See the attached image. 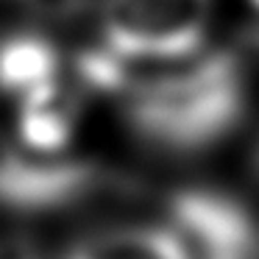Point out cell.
I'll return each mask as SVG.
<instances>
[{"label":"cell","instance_id":"obj_4","mask_svg":"<svg viewBox=\"0 0 259 259\" xmlns=\"http://www.w3.org/2000/svg\"><path fill=\"white\" fill-rule=\"evenodd\" d=\"M106 179L92 162L56 153L0 151V209L59 212L92 198Z\"/></svg>","mask_w":259,"mask_h":259},{"label":"cell","instance_id":"obj_8","mask_svg":"<svg viewBox=\"0 0 259 259\" xmlns=\"http://www.w3.org/2000/svg\"><path fill=\"white\" fill-rule=\"evenodd\" d=\"M0 259H42V253L20 237H0Z\"/></svg>","mask_w":259,"mask_h":259},{"label":"cell","instance_id":"obj_9","mask_svg":"<svg viewBox=\"0 0 259 259\" xmlns=\"http://www.w3.org/2000/svg\"><path fill=\"white\" fill-rule=\"evenodd\" d=\"M251 6H253V9H256V12H259V0H251Z\"/></svg>","mask_w":259,"mask_h":259},{"label":"cell","instance_id":"obj_5","mask_svg":"<svg viewBox=\"0 0 259 259\" xmlns=\"http://www.w3.org/2000/svg\"><path fill=\"white\" fill-rule=\"evenodd\" d=\"M64 81L62 51L36 31L0 36V95L14 103Z\"/></svg>","mask_w":259,"mask_h":259},{"label":"cell","instance_id":"obj_3","mask_svg":"<svg viewBox=\"0 0 259 259\" xmlns=\"http://www.w3.org/2000/svg\"><path fill=\"white\" fill-rule=\"evenodd\" d=\"M167 223L190 259H259V220L218 187H184L167 201Z\"/></svg>","mask_w":259,"mask_h":259},{"label":"cell","instance_id":"obj_2","mask_svg":"<svg viewBox=\"0 0 259 259\" xmlns=\"http://www.w3.org/2000/svg\"><path fill=\"white\" fill-rule=\"evenodd\" d=\"M214 0H101V48L125 64H164L203 51Z\"/></svg>","mask_w":259,"mask_h":259},{"label":"cell","instance_id":"obj_6","mask_svg":"<svg viewBox=\"0 0 259 259\" xmlns=\"http://www.w3.org/2000/svg\"><path fill=\"white\" fill-rule=\"evenodd\" d=\"M62 259H190V251L170 223H131L81 237Z\"/></svg>","mask_w":259,"mask_h":259},{"label":"cell","instance_id":"obj_7","mask_svg":"<svg viewBox=\"0 0 259 259\" xmlns=\"http://www.w3.org/2000/svg\"><path fill=\"white\" fill-rule=\"evenodd\" d=\"M75 123H78V98L67 81L17 103L20 142L28 151L59 153L73 140Z\"/></svg>","mask_w":259,"mask_h":259},{"label":"cell","instance_id":"obj_1","mask_svg":"<svg viewBox=\"0 0 259 259\" xmlns=\"http://www.w3.org/2000/svg\"><path fill=\"white\" fill-rule=\"evenodd\" d=\"M114 98L145 145L192 156L237 131L248 112L251 81L237 51H198L153 73H128Z\"/></svg>","mask_w":259,"mask_h":259}]
</instances>
